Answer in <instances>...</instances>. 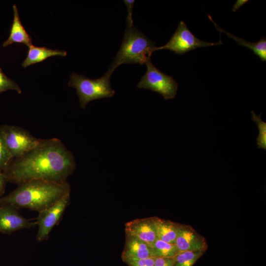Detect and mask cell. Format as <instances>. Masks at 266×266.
<instances>
[{"mask_svg":"<svg viewBox=\"0 0 266 266\" xmlns=\"http://www.w3.org/2000/svg\"><path fill=\"white\" fill-rule=\"evenodd\" d=\"M152 256L154 258H173L180 252L174 244L157 239L151 246Z\"/></svg>","mask_w":266,"mask_h":266,"instance_id":"obj_17","label":"cell"},{"mask_svg":"<svg viewBox=\"0 0 266 266\" xmlns=\"http://www.w3.org/2000/svg\"><path fill=\"white\" fill-rule=\"evenodd\" d=\"M152 257L150 245L135 237L126 235L125 247L121 255L122 259H144Z\"/></svg>","mask_w":266,"mask_h":266,"instance_id":"obj_12","label":"cell"},{"mask_svg":"<svg viewBox=\"0 0 266 266\" xmlns=\"http://www.w3.org/2000/svg\"><path fill=\"white\" fill-rule=\"evenodd\" d=\"M70 203V194L66 195L49 207L39 212L36 225L38 229L36 239L38 241L47 239L52 229L60 221Z\"/></svg>","mask_w":266,"mask_h":266,"instance_id":"obj_8","label":"cell"},{"mask_svg":"<svg viewBox=\"0 0 266 266\" xmlns=\"http://www.w3.org/2000/svg\"><path fill=\"white\" fill-rule=\"evenodd\" d=\"M147 71L137 84L139 89H149L161 94L165 100L174 98L178 84L173 77L161 71L152 64L151 58L145 63Z\"/></svg>","mask_w":266,"mask_h":266,"instance_id":"obj_5","label":"cell"},{"mask_svg":"<svg viewBox=\"0 0 266 266\" xmlns=\"http://www.w3.org/2000/svg\"><path fill=\"white\" fill-rule=\"evenodd\" d=\"M9 90L16 91L18 94L22 92L18 84L8 78L0 68V94Z\"/></svg>","mask_w":266,"mask_h":266,"instance_id":"obj_21","label":"cell"},{"mask_svg":"<svg viewBox=\"0 0 266 266\" xmlns=\"http://www.w3.org/2000/svg\"><path fill=\"white\" fill-rule=\"evenodd\" d=\"M155 258L144 259L125 258L123 261L128 266H154Z\"/></svg>","mask_w":266,"mask_h":266,"instance_id":"obj_22","label":"cell"},{"mask_svg":"<svg viewBox=\"0 0 266 266\" xmlns=\"http://www.w3.org/2000/svg\"><path fill=\"white\" fill-rule=\"evenodd\" d=\"M7 147L13 159L19 157L34 148L39 139L28 131L19 127L0 126Z\"/></svg>","mask_w":266,"mask_h":266,"instance_id":"obj_7","label":"cell"},{"mask_svg":"<svg viewBox=\"0 0 266 266\" xmlns=\"http://www.w3.org/2000/svg\"><path fill=\"white\" fill-rule=\"evenodd\" d=\"M70 192V185L66 181L32 180L18 184L10 194L0 198V204L39 212L53 205Z\"/></svg>","mask_w":266,"mask_h":266,"instance_id":"obj_2","label":"cell"},{"mask_svg":"<svg viewBox=\"0 0 266 266\" xmlns=\"http://www.w3.org/2000/svg\"><path fill=\"white\" fill-rule=\"evenodd\" d=\"M17 207L5 204H0V232L10 234L17 230L31 229L36 225L23 217Z\"/></svg>","mask_w":266,"mask_h":266,"instance_id":"obj_9","label":"cell"},{"mask_svg":"<svg viewBox=\"0 0 266 266\" xmlns=\"http://www.w3.org/2000/svg\"><path fill=\"white\" fill-rule=\"evenodd\" d=\"M127 8L128 11V16L126 19V22L130 23L131 24H133L132 17L133 10V4L134 3V0H124Z\"/></svg>","mask_w":266,"mask_h":266,"instance_id":"obj_24","label":"cell"},{"mask_svg":"<svg viewBox=\"0 0 266 266\" xmlns=\"http://www.w3.org/2000/svg\"><path fill=\"white\" fill-rule=\"evenodd\" d=\"M208 17L214 24V26L217 31L221 33H225L229 37L234 39L237 42L238 45L243 46L249 48L255 55L258 56L262 61H266V38L265 37H263L261 40L257 42L253 43L247 41L225 31L213 21L210 15H208Z\"/></svg>","mask_w":266,"mask_h":266,"instance_id":"obj_16","label":"cell"},{"mask_svg":"<svg viewBox=\"0 0 266 266\" xmlns=\"http://www.w3.org/2000/svg\"><path fill=\"white\" fill-rule=\"evenodd\" d=\"M204 252H180L175 257L173 266H193L203 255Z\"/></svg>","mask_w":266,"mask_h":266,"instance_id":"obj_18","label":"cell"},{"mask_svg":"<svg viewBox=\"0 0 266 266\" xmlns=\"http://www.w3.org/2000/svg\"><path fill=\"white\" fill-rule=\"evenodd\" d=\"M72 154L60 139H39L37 145L14 158L2 171L8 182L19 184L32 180L66 181L75 168Z\"/></svg>","mask_w":266,"mask_h":266,"instance_id":"obj_1","label":"cell"},{"mask_svg":"<svg viewBox=\"0 0 266 266\" xmlns=\"http://www.w3.org/2000/svg\"><path fill=\"white\" fill-rule=\"evenodd\" d=\"M173 258H155L154 266H173Z\"/></svg>","mask_w":266,"mask_h":266,"instance_id":"obj_23","label":"cell"},{"mask_svg":"<svg viewBox=\"0 0 266 266\" xmlns=\"http://www.w3.org/2000/svg\"><path fill=\"white\" fill-rule=\"evenodd\" d=\"M7 179L3 173L0 170V197L3 195L5 191V187L7 183Z\"/></svg>","mask_w":266,"mask_h":266,"instance_id":"obj_25","label":"cell"},{"mask_svg":"<svg viewBox=\"0 0 266 266\" xmlns=\"http://www.w3.org/2000/svg\"><path fill=\"white\" fill-rule=\"evenodd\" d=\"M220 44H223L221 40L217 42H209L199 39L189 30L185 23L181 21L168 42L162 46H155L153 52L166 49L176 54L182 55L198 48Z\"/></svg>","mask_w":266,"mask_h":266,"instance_id":"obj_6","label":"cell"},{"mask_svg":"<svg viewBox=\"0 0 266 266\" xmlns=\"http://www.w3.org/2000/svg\"><path fill=\"white\" fill-rule=\"evenodd\" d=\"M13 19L9 35L2 44L3 47H6L13 43H20L26 44L28 47L32 45V37L28 34L23 26L16 4L13 5Z\"/></svg>","mask_w":266,"mask_h":266,"instance_id":"obj_13","label":"cell"},{"mask_svg":"<svg viewBox=\"0 0 266 266\" xmlns=\"http://www.w3.org/2000/svg\"><path fill=\"white\" fill-rule=\"evenodd\" d=\"M12 159L0 129V170H4Z\"/></svg>","mask_w":266,"mask_h":266,"instance_id":"obj_20","label":"cell"},{"mask_svg":"<svg viewBox=\"0 0 266 266\" xmlns=\"http://www.w3.org/2000/svg\"><path fill=\"white\" fill-rule=\"evenodd\" d=\"M67 53L66 51L52 49L46 47H37L33 45L29 47L26 59L22 63L23 67L36 63L42 62L46 59L55 56L65 57Z\"/></svg>","mask_w":266,"mask_h":266,"instance_id":"obj_14","label":"cell"},{"mask_svg":"<svg viewBox=\"0 0 266 266\" xmlns=\"http://www.w3.org/2000/svg\"><path fill=\"white\" fill-rule=\"evenodd\" d=\"M252 119L257 124L259 134L256 142L259 148L266 149V123L261 118V114L257 116L253 110L251 111Z\"/></svg>","mask_w":266,"mask_h":266,"instance_id":"obj_19","label":"cell"},{"mask_svg":"<svg viewBox=\"0 0 266 266\" xmlns=\"http://www.w3.org/2000/svg\"><path fill=\"white\" fill-rule=\"evenodd\" d=\"M174 244L180 252H204L208 248L205 238L191 226L181 224Z\"/></svg>","mask_w":266,"mask_h":266,"instance_id":"obj_10","label":"cell"},{"mask_svg":"<svg viewBox=\"0 0 266 266\" xmlns=\"http://www.w3.org/2000/svg\"><path fill=\"white\" fill-rule=\"evenodd\" d=\"M125 231L126 235L135 237L150 246L158 239L154 217L129 221L125 224Z\"/></svg>","mask_w":266,"mask_h":266,"instance_id":"obj_11","label":"cell"},{"mask_svg":"<svg viewBox=\"0 0 266 266\" xmlns=\"http://www.w3.org/2000/svg\"><path fill=\"white\" fill-rule=\"evenodd\" d=\"M157 238L174 244L181 224L154 217Z\"/></svg>","mask_w":266,"mask_h":266,"instance_id":"obj_15","label":"cell"},{"mask_svg":"<svg viewBox=\"0 0 266 266\" xmlns=\"http://www.w3.org/2000/svg\"><path fill=\"white\" fill-rule=\"evenodd\" d=\"M110 76L106 72L102 77L93 79L73 72L68 85L76 89L80 106L84 108L93 100L113 96L115 91L111 86Z\"/></svg>","mask_w":266,"mask_h":266,"instance_id":"obj_4","label":"cell"},{"mask_svg":"<svg viewBox=\"0 0 266 266\" xmlns=\"http://www.w3.org/2000/svg\"><path fill=\"white\" fill-rule=\"evenodd\" d=\"M155 43L148 38L133 24L126 22V28L120 49L106 72L111 75L123 64H145L151 58Z\"/></svg>","mask_w":266,"mask_h":266,"instance_id":"obj_3","label":"cell"}]
</instances>
